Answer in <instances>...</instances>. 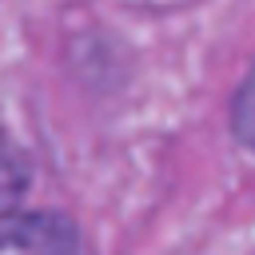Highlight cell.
Instances as JSON below:
<instances>
[{
  "label": "cell",
  "mask_w": 255,
  "mask_h": 255,
  "mask_svg": "<svg viewBox=\"0 0 255 255\" xmlns=\"http://www.w3.org/2000/svg\"><path fill=\"white\" fill-rule=\"evenodd\" d=\"M24 179H28V167H24V155L16 151V143L0 131V211L20 195V187H24Z\"/></svg>",
  "instance_id": "2"
},
{
  "label": "cell",
  "mask_w": 255,
  "mask_h": 255,
  "mask_svg": "<svg viewBox=\"0 0 255 255\" xmlns=\"http://www.w3.org/2000/svg\"><path fill=\"white\" fill-rule=\"evenodd\" d=\"M231 124H235V135L255 151V68L247 72V80H243V84H239V92H235Z\"/></svg>",
  "instance_id": "3"
},
{
  "label": "cell",
  "mask_w": 255,
  "mask_h": 255,
  "mask_svg": "<svg viewBox=\"0 0 255 255\" xmlns=\"http://www.w3.org/2000/svg\"><path fill=\"white\" fill-rule=\"evenodd\" d=\"M0 255H84L76 227L64 215H0Z\"/></svg>",
  "instance_id": "1"
}]
</instances>
